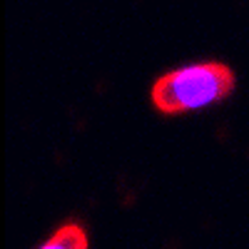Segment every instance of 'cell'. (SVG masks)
<instances>
[{
	"instance_id": "cell-1",
	"label": "cell",
	"mask_w": 249,
	"mask_h": 249,
	"mask_svg": "<svg viewBox=\"0 0 249 249\" xmlns=\"http://www.w3.org/2000/svg\"><path fill=\"white\" fill-rule=\"evenodd\" d=\"M234 90V75L217 62L190 65L155 82L152 100L162 112H190L210 107Z\"/></svg>"
},
{
	"instance_id": "cell-2",
	"label": "cell",
	"mask_w": 249,
	"mask_h": 249,
	"mask_svg": "<svg viewBox=\"0 0 249 249\" xmlns=\"http://www.w3.org/2000/svg\"><path fill=\"white\" fill-rule=\"evenodd\" d=\"M45 249H85L88 247V237L80 230L77 224H65L43 244Z\"/></svg>"
}]
</instances>
